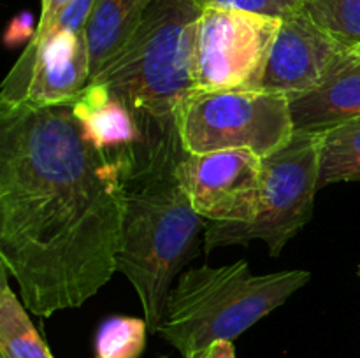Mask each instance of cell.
I'll return each mask as SVG.
<instances>
[{"mask_svg": "<svg viewBox=\"0 0 360 358\" xmlns=\"http://www.w3.org/2000/svg\"><path fill=\"white\" fill-rule=\"evenodd\" d=\"M299 11L347 48L360 46V0H299Z\"/></svg>", "mask_w": 360, "mask_h": 358, "instance_id": "obj_16", "label": "cell"}, {"mask_svg": "<svg viewBox=\"0 0 360 358\" xmlns=\"http://www.w3.org/2000/svg\"><path fill=\"white\" fill-rule=\"evenodd\" d=\"M70 109L83 135L98 150L123 151L144 139L136 116L118 98L112 97L104 84H88Z\"/></svg>", "mask_w": 360, "mask_h": 358, "instance_id": "obj_12", "label": "cell"}, {"mask_svg": "<svg viewBox=\"0 0 360 358\" xmlns=\"http://www.w3.org/2000/svg\"><path fill=\"white\" fill-rule=\"evenodd\" d=\"M153 0H95L84 27L91 79L123 48Z\"/></svg>", "mask_w": 360, "mask_h": 358, "instance_id": "obj_13", "label": "cell"}, {"mask_svg": "<svg viewBox=\"0 0 360 358\" xmlns=\"http://www.w3.org/2000/svg\"><path fill=\"white\" fill-rule=\"evenodd\" d=\"M7 274L0 262V358H53L28 309L9 286Z\"/></svg>", "mask_w": 360, "mask_h": 358, "instance_id": "obj_14", "label": "cell"}, {"mask_svg": "<svg viewBox=\"0 0 360 358\" xmlns=\"http://www.w3.org/2000/svg\"><path fill=\"white\" fill-rule=\"evenodd\" d=\"M143 133L139 144L123 150L125 211L116 267L136 290L155 333L172 281L199 253L207 223L176 175L185 154L176 125Z\"/></svg>", "mask_w": 360, "mask_h": 358, "instance_id": "obj_2", "label": "cell"}, {"mask_svg": "<svg viewBox=\"0 0 360 358\" xmlns=\"http://www.w3.org/2000/svg\"><path fill=\"white\" fill-rule=\"evenodd\" d=\"M84 32H49L28 41L0 86V105H72L90 84Z\"/></svg>", "mask_w": 360, "mask_h": 358, "instance_id": "obj_8", "label": "cell"}, {"mask_svg": "<svg viewBox=\"0 0 360 358\" xmlns=\"http://www.w3.org/2000/svg\"><path fill=\"white\" fill-rule=\"evenodd\" d=\"M360 181V118L320 132L319 188Z\"/></svg>", "mask_w": 360, "mask_h": 358, "instance_id": "obj_15", "label": "cell"}, {"mask_svg": "<svg viewBox=\"0 0 360 358\" xmlns=\"http://www.w3.org/2000/svg\"><path fill=\"white\" fill-rule=\"evenodd\" d=\"M319 181L320 132H295L287 146L262 160L257 216L250 223H207L204 249L262 241L278 256L311 220Z\"/></svg>", "mask_w": 360, "mask_h": 358, "instance_id": "obj_5", "label": "cell"}, {"mask_svg": "<svg viewBox=\"0 0 360 358\" xmlns=\"http://www.w3.org/2000/svg\"><path fill=\"white\" fill-rule=\"evenodd\" d=\"M123 151L95 147L70 105H0V262L39 318L118 272Z\"/></svg>", "mask_w": 360, "mask_h": 358, "instance_id": "obj_1", "label": "cell"}, {"mask_svg": "<svg viewBox=\"0 0 360 358\" xmlns=\"http://www.w3.org/2000/svg\"><path fill=\"white\" fill-rule=\"evenodd\" d=\"M281 18L202 7L193 25L190 72L195 91L259 90Z\"/></svg>", "mask_w": 360, "mask_h": 358, "instance_id": "obj_7", "label": "cell"}, {"mask_svg": "<svg viewBox=\"0 0 360 358\" xmlns=\"http://www.w3.org/2000/svg\"><path fill=\"white\" fill-rule=\"evenodd\" d=\"M146 318L109 316L95 333V358H139L146 346Z\"/></svg>", "mask_w": 360, "mask_h": 358, "instance_id": "obj_17", "label": "cell"}, {"mask_svg": "<svg viewBox=\"0 0 360 358\" xmlns=\"http://www.w3.org/2000/svg\"><path fill=\"white\" fill-rule=\"evenodd\" d=\"M72 0H41V18H39L35 35L32 41H39L53 30L55 23L58 21L60 14L67 9Z\"/></svg>", "mask_w": 360, "mask_h": 358, "instance_id": "obj_19", "label": "cell"}, {"mask_svg": "<svg viewBox=\"0 0 360 358\" xmlns=\"http://www.w3.org/2000/svg\"><path fill=\"white\" fill-rule=\"evenodd\" d=\"M202 7L197 0H153L115 58L90 81L108 86L141 128L176 125L193 95L190 46Z\"/></svg>", "mask_w": 360, "mask_h": 358, "instance_id": "obj_4", "label": "cell"}, {"mask_svg": "<svg viewBox=\"0 0 360 358\" xmlns=\"http://www.w3.org/2000/svg\"><path fill=\"white\" fill-rule=\"evenodd\" d=\"M200 7H229L274 18H287L299 11V0H197Z\"/></svg>", "mask_w": 360, "mask_h": 358, "instance_id": "obj_18", "label": "cell"}, {"mask_svg": "<svg viewBox=\"0 0 360 358\" xmlns=\"http://www.w3.org/2000/svg\"><path fill=\"white\" fill-rule=\"evenodd\" d=\"M357 272H359V277H360V263H359V269H357Z\"/></svg>", "mask_w": 360, "mask_h": 358, "instance_id": "obj_22", "label": "cell"}, {"mask_svg": "<svg viewBox=\"0 0 360 358\" xmlns=\"http://www.w3.org/2000/svg\"><path fill=\"white\" fill-rule=\"evenodd\" d=\"M355 49H359V51H360V46H359V48H355Z\"/></svg>", "mask_w": 360, "mask_h": 358, "instance_id": "obj_23", "label": "cell"}, {"mask_svg": "<svg viewBox=\"0 0 360 358\" xmlns=\"http://www.w3.org/2000/svg\"><path fill=\"white\" fill-rule=\"evenodd\" d=\"M288 102L295 132H322L360 118L359 49H350L319 88Z\"/></svg>", "mask_w": 360, "mask_h": 358, "instance_id": "obj_11", "label": "cell"}, {"mask_svg": "<svg viewBox=\"0 0 360 358\" xmlns=\"http://www.w3.org/2000/svg\"><path fill=\"white\" fill-rule=\"evenodd\" d=\"M308 270L252 274L246 260L185 270L171 288L155 333L190 358L217 340H234L309 283Z\"/></svg>", "mask_w": 360, "mask_h": 358, "instance_id": "obj_3", "label": "cell"}, {"mask_svg": "<svg viewBox=\"0 0 360 358\" xmlns=\"http://www.w3.org/2000/svg\"><path fill=\"white\" fill-rule=\"evenodd\" d=\"M185 153L243 150L267 158L294 137L290 102L262 90L195 91L176 112Z\"/></svg>", "mask_w": 360, "mask_h": 358, "instance_id": "obj_6", "label": "cell"}, {"mask_svg": "<svg viewBox=\"0 0 360 358\" xmlns=\"http://www.w3.org/2000/svg\"><path fill=\"white\" fill-rule=\"evenodd\" d=\"M176 175L193 209L210 221L250 223L257 216L262 158L250 151L183 154Z\"/></svg>", "mask_w": 360, "mask_h": 358, "instance_id": "obj_9", "label": "cell"}, {"mask_svg": "<svg viewBox=\"0 0 360 358\" xmlns=\"http://www.w3.org/2000/svg\"><path fill=\"white\" fill-rule=\"evenodd\" d=\"M190 358H236V347L232 340H217L211 346L193 353Z\"/></svg>", "mask_w": 360, "mask_h": 358, "instance_id": "obj_21", "label": "cell"}, {"mask_svg": "<svg viewBox=\"0 0 360 358\" xmlns=\"http://www.w3.org/2000/svg\"><path fill=\"white\" fill-rule=\"evenodd\" d=\"M350 48L316 27L304 13L283 18L278 28L259 90L288 100L315 90Z\"/></svg>", "mask_w": 360, "mask_h": 358, "instance_id": "obj_10", "label": "cell"}, {"mask_svg": "<svg viewBox=\"0 0 360 358\" xmlns=\"http://www.w3.org/2000/svg\"><path fill=\"white\" fill-rule=\"evenodd\" d=\"M34 35L35 30L32 28V16L28 13H21L11 20L6 32V41L9 44H18V42L32 41Z\"/></svg>", "mask_w": 360, "mask_h": 358, "instance_id": "obj_20", "label": "cell"}]
</instances>
